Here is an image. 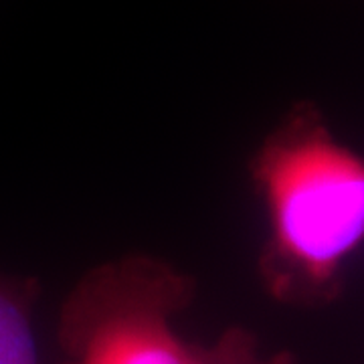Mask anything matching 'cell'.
I'll use <instances>...</instances> for the list:
<instances>
[{
    "label": "cell",
    "instance_id": "6da1fadb",
    "mask_svg": "<svg viewBox=\"0 0 364 364\" xmlns=\"http://www.w3.org/2000/svg\"><path fill=\"white\" fill-rule=\"evenodd\" d=\"M249 176L267 217L263 291L291 308L330 306L364 245V156L336 140L318 105L298 102L251 156Z\"/></svg>",
    "mask_w": 364,
    "mask_h": 364
},
{
    "label": "cell",
    "instance_id": "7a4b0ae2",
    "mask_svg": "<svg viewBox=\"0 0 364 364\" xmlns=\"http://www.w3.org/2000/svg\"><path fill=\"white\" fill-rule=\"evenodd\" d=\"M195 296L193 275L152 255L93 267L61 306L59 364H196V346L172 326Z\"/></svg>",
    "mask_w": 364,
    "mask_h": 364
},
{
    "label": "cell",
    "instance_id": "3957f363",
    "mask_svg": "<svg viewBox=\"0 0 364 364\" xmlns=\"http://www.w3.org/2000/svg\"><path fill=\"white\" fill-rule=\"evenodd\" d=\"M41 282L0 273V364H41L33 332V308Z\"/></svg>",
    "mask_w": 364,
    "mask_h": 364
},
{
    "label": "cell",
    "instance_id": "277c9868",
    "mask_svg": "<svg viewBox=\"0 0 364 364\" xmlns=\"http://www.w3.org/2000/svg\"><path fill=\"white\" fill-rule=\"evenodd\" d=\"M196 364H296L291 354L263 356L255 336L245 328H229L213 346H196Z\"/></svg>",
    "mask_w": 364,
    "mask_h": 364
}]
</instances>
